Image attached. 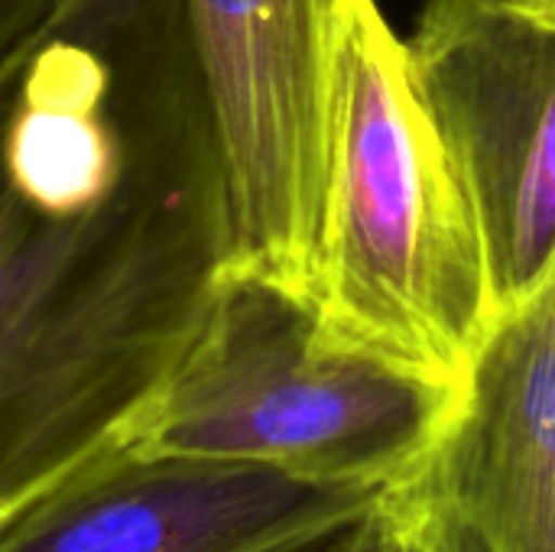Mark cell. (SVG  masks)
<instances>
[{"instance_id":"7","label":"cell","mask_w":555,"mask_h":552,"mask_svg":"<svg viewBox=\"0 0 555 552\" xmlns=\"http://www.w3.org/2000/svg\"><path fill=\"white\" fill-rule=\"evenodd\" d=\"M384 488L221 459L130 452L0 537V552H309L367 521Z\"/></svg>"},{"instance_id":"4","label":"cell","mask_w":555,"mask_h":552,"mask_svg":"<svg viewBox=\"0 0 555 552\" xmlns=\"http://www.w3.org/2000/svg\"><path fill=\"white\" fill-rule=\"evenodd\" d=\"M345 0H185L221 143L231 267L312 296Z\"/></svg>"},{"instance_id":"11","label":"cell","mask_w":555,"mask_h":552,"mask_svg":"<svg viewBox=\"0 0 555 552\" xmlns=\"http://www.w3.org/2000/svg\"><path fill=\"white\" fill-rule=\"evenodd\" d=\"M354 534V530H351ZM351 534H348V552H351Z\"/></svg>"},{"instance_id":"1","label":"cell","mask_w":555,"mask_h":552,"mask_svg":"<svg viewBox=\"0 0 555 552\" xmlns=\"http://www.w3.org/2000/svg\"><path fill=\"white\" fill-rule=\"evenodd\" d=\"M26 42L0 62V130ZM117 91L124 163L91 208H39L0 156V537L140 449L231 267L185 0H117Z\"/></svg>"},{"instance_id":"6","label":"cell","mask_w":555,"mask_h":552,"mask_svg":"<svg viewBox=\"0 0 555 552\" xmlns=\"http://www.w3.org/2000/svg\"><path fill=\"white\" fill-rule=\"evenodd\" d=\"M384 508L420 552H555V270L498 312L455 413Z\"/></svg>"},{"instance_id":"2","label":"cell","mask_w":555,"mask_h":552,"mask_svg":"<svg viewBox=\"0 0 555 552\" xmlns=\"http://www.w3.org/2000/svg\"><path fill=\"white\" fill-rule=\"evenodd\" d=\"M312 303L325 325L462 384L498 319L485 234L377 0H345Z\"/></svg>"},{"instance_id":"3","label":"cell","mask_w":555,"mask_h":552,"mask_svg":"<svg viewBox=\"0 0 555 552\" xmlns=\"http://www.w3.org/2000/svg\"><path fill=\"white\" fill-rule=\"evenodd\" d=\"M459 390L335 335L309 293L228 267L137 452L387 491L433 449Z\"/></svg>"},{"instance_id":"8","label":"cell","mask_w":555,"mask_h":552,"mask_svg":"<svg viewBox=\"0 0 555 552\" xmlns=\"http://www.w3.org/2000/svg\"><path fill=\"white\" fill-rule=\"evenodd\" d=\"M59 7L62 0H0V62L20 49Z\"/></svg>"},{"instance_id":"10","label":"cell","mask_w":555,"mask_h":552,"mask_svg":"<svg viewBox=\"0 0 555 552\" xmlns=\"http://www.w3.org/2000/svg\"><path fill=\"white\" fill-rule=\"evenodd\" d=\"M309 552H348V534L338 537V540H332V543H322V547H315V550Z\"/></svg>"},{"instance_id":"5","label":"cell","mask_w":555,"mask_h":552,"mask_svg":"<svg viewBox=\"0 0 555 552\" xmlns=\"http://www.w3.org/2000/svg\"><path fill=\"white\" fill-rule=\"evenodd\" d=\"M406 52L504 312L555 270V0H429Z\"/></svg>"},{"instance_id":"9","label":"cell","mask_w":555,"mask_h":552,"mask_svg":"<svg viewBox=\"0 0 555 552\" xmlns=\"http://www.w3.org/2000/svg\"><path fill=\"white\" fill-rule=\"evenodd\" d=\"M351 552H420L416 543L406 537V530L387 514L384 501L380 508L361 521L351 534Z\"/></svg>"}]
</instances>
